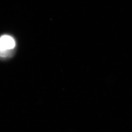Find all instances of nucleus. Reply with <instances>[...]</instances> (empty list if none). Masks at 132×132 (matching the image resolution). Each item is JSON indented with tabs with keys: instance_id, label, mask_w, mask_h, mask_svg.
<instances>
[{
	"instance_id": "nucleus-1",
	"label": "nucleus",
	"mask_w": 132,
	"mask_h": 132,
	"mask_svg": "<svg viewBox=\"0 0 132 132\" xmlns=\"http://www.w3.org/2000/svg\"><path fill=\"white\" fill-rule=\"evenodd\" d=\"M16 45L15 41L11 36L4 35L0 37V56H7L10 51L14 48Z\"/></svg>"
}]
</instances>
